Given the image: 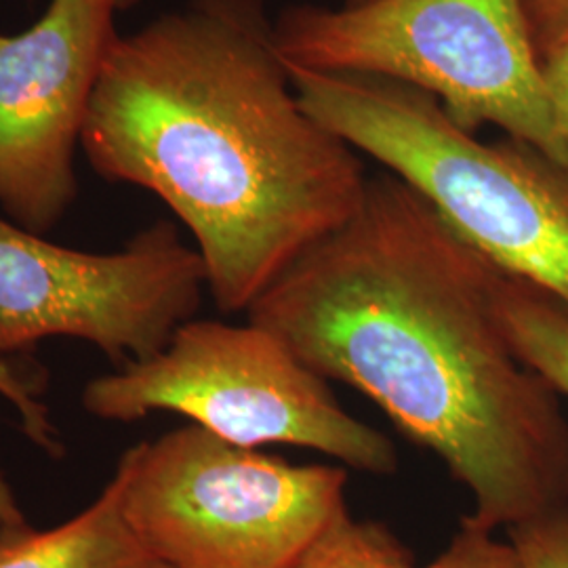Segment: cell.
<instances>
[{
    "mask_svg": "<svg viewBox=\"0 0 568 568\" xmlns=\"http://www.w3.org/2000/svg\"><path fill=\"white\" fill-rule=\"evenodd\" d=\"M506 278L386 173L246 316L443 459L471 520L509 530L567 506L568 417L509 342Z\"/></svg>",
    "mask_w": 568,
    "mask_h": 568,
    "instance_id": "1",
    "label": "cell"
},
{
    "mask_svg": "<svg viewBox=\"0 0 568 568\" xmlns=\"http://www.w3.org/2000/svg\"><path fill=\"white\" fill-rule=\"evenodd\" d=\"M81 145L190 230L225 314L342 227L368 183L361 154L305 112L262 0H192L119 34Z\"/></svg>",
    "mask_w": 568,
    "mask_h": 568,
    "instance_id": "2",
    "label": "cell"
},
{
    "mask_svg": "<svg viewBox=\"0 0 568 568\" xmlns=\"http://www.w3.org/2000/svg\"><path fill=\"white\" fill-rule=\"evenodd\" d=\"M314 116L408 183L469 246L568 310V171L516 140L480 142L398 82L286 68Z\"/></svg>",
    "mask_w": 568,
    "mask_h": 568,
    "instance_id": "3",
    "label": "cell"
},
{
    "mask_svg": "<svg viewBox=\"0 0 568 568\" xmlns=\"http://www.w3.org/2000/svg\"><path fill=\"white\" fill-rule=\"evenodd\" d=\"M274 44L286 68L419 89L467 133L495 124L567 171L523 0L295 4L274 20Z\"/></svg>",
    "mask_w": 568,
    "mask_h": 568,
    "instance_id": "4",
    "label": "cell"
},
{
    "mask_svg": "<svg viewBox=\"0 0 568 568\" xmlns=\"http://www.w3.org/2000/svg\"><path fill=\"white\" fill-rule=\"evenodd\" d=\"M82 405L121 424L178 413L236 447L310 448L373 476L398 467L384 432L349 415L325 377L253 323L187 321L156 356L93 379Z\"/></svg>",
    "mask_w": 568,
    "mask_h": 568,
    "instance_id": "5",
    "label": "cell"
},
{
    "mask_svg": "<svg viewBox=\"0 0 568 568\" xmlns=\"http://www.w3.org/2000/svg\"><path fill=\"white\" fill-rule=\"evenodd\" d=\"M133 530L169 568H295L347 509L345 467L295 466L178 427L116 467Z\"/></svg>",
    "mask_w": 568,
    "mask_h": 568,
    "instance_id": "6",
    "label": "cell"
},
{
    "mask_svg": "<svg viewBox=\"0 0 568 568\" xmlns=\"http://www.w3.org/2000/svg\"><path fill=\"white\" fill-rule=\"evenodd\" d=\"M204 288L203 257L171 222L116 253H84L0 217V358L74 337L119 365L148 361L192 321Z\"/></svg>",
    "mask_w": 568,
    "mask_h": 568,
    "instance_id": "7",
    "label": "cell"
},
{
    "mask_svg": "<svg viewBox=\"0 0 568 568\" xmlns=\"http://www.w3.org/2000/svg\"><path fill=\"white\" fill-rule=\"evenodd\" d=\"M116 13L110 0H51L32 28L0 32V209L34 234L77 199L74 152Z\"/></svg>",
    "mask_w": 568,
    "mask_h": 568,
    "instance_id": "8",
    "label": "cell"
},
{
    "mask_svg": "<svg viewBox=\"0 0 568 568\" xmlns=\"http://www.w3.org/2000/svg\"><path fill=\"white\" fill-rule=\"evenodd\" d=\"M0 568H169L133 530L114 474L79 516L49 530L26 528L0 537Z\"/></svg>",
    "mask_w": 568,
    "mask_h": 568,
    "instance_id": "9",
    "label": "cell"
},
{
    "mask_svg": "<svg viewBox=\"0 0 568 568\" xmlns=\"http://www.w3.org/2000/svg\"><path fill=\"white\" fill-rule=\"evenodd\" d=\"M501 316L518 356L568 398V310L549 293L506 278Z\"/></svg>",
    "mask_w": 568,
    "mask_h": 568,
    "instance_id": "10",
    "label": "cell"
},
{
    "mask_svg": "<svg viewBox=\"0 0 568 568\" xmlns=\"http://www.w3.org/2000/svg\"><path fill=\"white\" fill-rule=\"evenodd\" d=\"M295 568H417L405 544L379 523L356 520L349 509L307 549Z\"/></svg>",
    "mask_w": 568,
    "mask_h": 568,
    "instance_id": "11",
    "label": "cell"
},
{
    "mask_svg": "<svg viewBox=\"0 0 568 568\" xmlns=\"http://www.w3.org/2000/svg\"><path fill=\"white\" fill-rule=\"evenodd\" d=\"M0 396H4L11 405L18 408L21 417V427L28 434V438L39 447L55 453L58 450V438L55 427L51 424L49 410L37 398V387L32 386L18 366L11 365L9 361L0 358ZM28 523L18 508V501L7 487V483L0 476V537L13 535L26 530Z\"/></svg>",
    "mask_w": 568,
    "mask_h": 568,
    "instance_id": "12",
    "label": "cell"
},
{
    "mask_svg": "<svg viewBox=\"0 0 568 568\" xmlns=\"http://www.w3.org/2000/svg\"><path fill=\"white\" fill-rule=\"evenodd\" d=\"M417 568H527L511 541L495 537L493 528L483 527L469 516L462 518L450 544L429 565Z\"/></svg>",
    "mask_w": 568,
    "mask_h": 568,
    "instance_id": "13",
    "label": "cell"
},
{
    "mask_svg": "<svg viewBox=\"0 0 568 568\" xmlns=\"http://www.w3.org/2000/svg\"><path fill=\"white\" fill-rule=\"evenodd\" d=\"M527 568H568V504L546 516L509 528Z\"/></svg>",
    "mask_w": 568,
    "mask_h": 568,
    "instance_id": "14",
    "label": "cell"
},
{
    "mask_svg": "<svg viewBox=\"0 0 568 568\" xmlns=\"http://www.w3.org/2000/svg\"><path fill=\"white\" fill-rule=\"evenodd\" d=\"M541 63L568 42V0H523Z\"/></svg>",
    "mask_w": 568,
    "mask_h": 568,
    "instance_id": "15",
    "label": "cell"
},
{
    "mask_svg": "<svg viewBox=\"0 0 568 568\" xmlns=\"http://www.w3.org/2000/svg\"><path fill=\"white\" fill-rule=\"evenodd\" d=\"M544 79L554 116L568 148V42L544 61Z\"/></svg>",
    "mask_w": 568,
    "mask_h": 568,
    "instance_id": "16",
    "label": "cell"
},
{
    "mask_svg": "<svg viewBox=\"0 0 568 568\" xmlns=\"http://www.w3.org/2000/svg\"><path fill=\"white\" fill-rule=\"evenodd\" d=\"M114 7H116V11H122V9H129V7H133L135 2H140V0H110Z\"/></svg>",
    "mask_w": 568,
    "mask_h": 568,
    "instance_id": "17",
    "label": "cell"
},
{
    "mask_svg": "<svg viewBox=\"0 0 568 568\" xmlns=\"http://www.w3.org/2000/svg\"><path fill=\"white\" fill-rule=\"evenodd\" d=\"M358 2H366V0H345L344 4H358Z\"/></svg>",
    "mask_w": 568,
    "mask_h": 568,
    "instance_id": "18",
    "label": "cell"
},
{
    "mask_svg": "<svg viewBox=\"0 0 568 568\" xmlns=\"http://www.w3.org/2000/svg\"><path fill=\"white\" fill-rule=\"evenodd\" d=\"M567 171H568V163H567Z\"/></svg>",
    "mask_w": 568,
    "mask_h": 568,
    "instance_id": "19",
    "label": "cell"
}]
</instances>
